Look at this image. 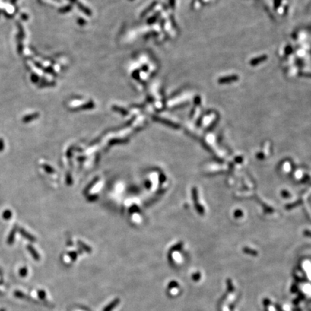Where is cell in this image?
I'll return each instance as SVG.
<instances>
[{
  "instance_id": "1",
  "label": "cell",
  "mask_w": 311,
  "mask_h": 311,
  "mask_svg": "<svg viewBox=\"0 0 311 311\" xmlns=\"http://www.w3.org/2000/svg\"><path fill=\"white\" fill-rule=\"evenodd\" d=\"M17 230H18V232L20 233V235H21L23 238H25V239L28 240V241H31V242H35V241H36V238H35L33 236L31 235L30 233H29L28 232L26 231L25 229L21 228H17Z\"/></svg>"
},
{
  "instance_id": "2",
  "label": "cell",
  "mask_w": 311,
  "mask_h": 311,
  "mask_svg": "<svg viewBox=\"0 0 311 311\" xmlns=\"http://www.w3.org/2000/svg\"><path fill=\"white\" fill-rule=\"evenodd\" d=\"M120 300L119 298L115 299L114 300L112 301L109 305H107V306H106L105 308L103 309V311H112L113 309H115L117 306H118L119 303H120Z\"/></svg>"
},
{
  "instance_id": "12",
  "label": "cell",
  "mask_w": 311,
  "mask_h": 311,
  "mask_svg": "<svg viewBox=\"0 0 311 311\" xmlns=\"http://www.w3.org/2000/svg\"><path fill=\"white\" fill-rule=\"evenodd\" d=\"M178 284H176V282H171L170 283H169V288H170V289H172V287H174L175 286H177Z\"/></svg>"
},
{
  "instance_id": "11",
  "label": "cell",
  "mask_w": 311,
  "mask_h": 311,
  "mask_svg": "<svg viewBox=\"0 0 311 311\" xmlns=\"http://www.w3.org/2000/svg\"><path fill=\"white\" fill-rule=\"evenodd\" d=\"M5 148V143L2 138H0V151H2Z\"/></svg>"
},
{
  "instance_id": "14",
  "label": "cell",
  "mask_w": 311,
  "mask_h": 311,
  "mask_svg": "<svg viewBox=\"0 0 311 311\" xmlns=\"http://www.w3.org/2000/svg\"><path fill=\"white\" fill-rule=\"evenodd\" d=\"M15 1H16V0H12V1H11V2H12V3H14V2H15Z\"/></svg>"
},
{
  "instance_id": "6",
  "label": "cell",
  "mask_w": 311,
  "mask_h": 311,
  "mask_svg": "<svg viewBox=\"0 0 311 311\" xmlns=\"http://www.w3.org/2000/svg\"><path fill=\"white\" fill-rule=\"evenodd\" d=\"M12 217V213L10 211V210H6L3 212L2 217L5 220H6V221L10 220Z\"/></svg>"
},
{
  "instance_id": "10",
  "label": "cell",
  "mask_w": 311,
  "mask_h": 311,
  "mask_svg": "<svg viewBox=\"0 0 311 311\" xmlns=\"http://www.w3.org/2000/svg\"><path fill=\"white\" fill-rule=\"evenodd\" d=\"M43 168L45 169V171H46V172L50 173V174H51V173H53L54 172L53 169H52L51 167H49V166H48V165H43Z\"/></svg>"
},
{
  "instance_id": "3",
  "label": "cell",
  "mask_w": 311,
  "mask_h": 311,
  "mask_svg": "<svg viewBox=\"0 0 311 311\" xmlns=\"http://www.w3.org/2000/svg\"><path fill=\"white\" fill-rule=\"evenodd\" d=\"M27 251H28L30 253L31 256H33V259H34L35 261H39V260H40V256H39L38 251L35 250L34 248H33V246L27 245Z\"/></svg>"
},
{
  "instance_id": "9",
  "label": "cell",
  "mask_w": 311,
  "mask_h": 311,
  "mask_svg": "<svg viewBox=\"0 0 311 311\" xmlns=\"http://www.w3.org/2000/svg\"><path fill=\"white\" fill-rule=\"evenodd\" d=\"M14 295L16 297H18V298H23V297H25V295H24L23 292L19 291V290H17V291L14 292Z\"/></svg>"
},
{
  "instance_id": "13",
  "label": "cell",
  "mask_w": 311,
  "mask_h": 311,
  "mask_svg": "<svg viewBox=\"0 0 311 311\" xmlns=\"http://www.w3.org/2000/svg\"><path fill=\"white\" fill-rule=\"evenodd\" d=\"M0 311H6V310L4 308H2V309H0Z\"/></svg>"
},
{
  "instance_id": "7",
  "label": "cell",
  "mask_w": 311,
  "mask_h": 311,
  "mask_svg": "<svg viewBox=\"0 0 311 311\" xmlns=\"http://www.w3.org/2000/svg\"><path fill=\"white\" fill-rule=\"evenodd\" d=\"M19 275L22 277H26V275H27V267H22L21 269H20V271H19Z\"/></svg>"
},
{
  "instance_id": "8",
  "label": "cell",
  "mask_w": 311,
  "mask_h": 311,
  "mask_svg": "<svg viewBox=\"0 0 311 311\" xmlns=\"http://www.w3.org/2000/svg\"><path fill=\"white\" fill-rule=\"evenodd\" d=\"M38 295L39 298H40V299L45 300V299H46V292L44 291V290H38Z\"/></svg>"
},
{
  "instance_id": "5",
  "label": "cell",
  "mask_w": 311,
  "mask_h": 311,
  "mask_svg": "<svg viewBox=\"0 0 311 311\" xmlns=\"http://www.w3.org/2000/svg\"><path fill=\"white\" fill-rule=\"evenodd\" d=\"M38 117V114H37V113H35V114H32V115H26L25 117H24L23 118H22V122H31L33 120H34V119L37 118Z\"/></svg>"
},
{
  "instance_id": "4",
  "label": "cell",
  "mask_w": 311,
  "mask_h": 311,
  "mask_svg": "<svg viewBox=\"0 0 311 311\" xmlns=\"http://www.w3.org/2000/svg\"><path fill=\"white\" fill-rule=\"evenodd\" d=\"M17 230V227L16 226V227H14V228H13L12 230H11L10 234H9L8 238H7V243H8L9 245H12V243H14V238H15V233H16Z\"/></svg>"
}]
</instances>
